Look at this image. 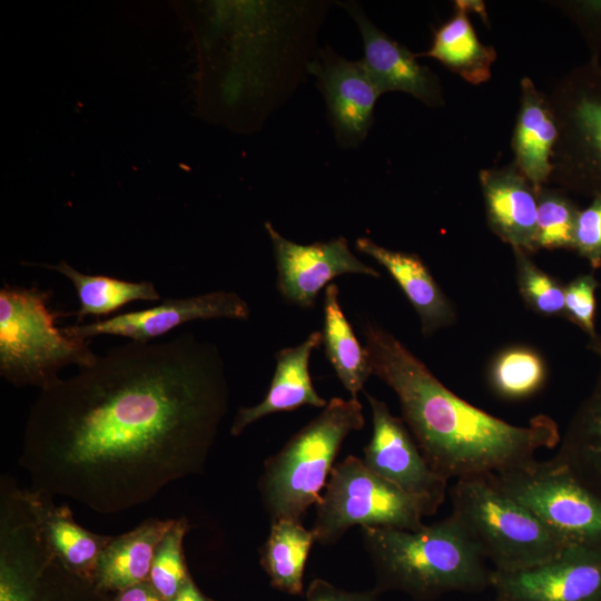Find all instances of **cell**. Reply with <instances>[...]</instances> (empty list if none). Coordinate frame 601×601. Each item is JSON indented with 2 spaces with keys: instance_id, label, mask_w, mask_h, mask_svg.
<instances>
[{
  "instance_id": "cell-3",
  "label": "cell",
  "mask_w": 601,
  "mask_h": 601,
  "mask_svg": "<svg viewBox=\"0 0 601 601\" xmlns=\"http://www.w3.org/2000/svg\"><path fill=\"white\" fill-rule=\"evenodd\" d=\"M361 535L381 594L426 601L490 587L492 570L451 515L417 530L363 526Z\"/></svg>"
},
{
  "instance_id": "cell-21",
  "label": "cell",
  "mask_w": 601,
  "mask_h": 601,
  "mask_svg": "<svg viewBox=\"0 0 601 601\" xmlns=\"http://www.w3.org/2000/svg\"><path fill=\"white\" fill-rule=\"evenodd\" d=\"M355 248L388 272L416 311L423 335L430 336L453 323L452 304L416 254L385 248L367 237L357 238Z\"/></svg>"
},
{
  "instance_id": "cell-26",
  "label": "cell",
  "mask_w": 601,
  "mask_h": 601,
  "mask_svg": "<svg viewBox=\"0 0 601 601\" xmlns=\"http://www.w3.org/2000/svg\"><path fill=\"white\" fill-rule=\"evenodd\" d=\"M32 265L55 270L72 283L79 298V308L76 313L78 321H82L86 316H107L137 300H160V294L149 280L130 282L104 275H89L65 260L53 265Z\"/></svg>"
},
{
  "instance_id": "cell-20",
  "label": "cell",
  "mask_w": 601,
  "mask_h": 601,
  "mask_svg": "<svg viewBox=\"0 0 601 601\" xmlns=\"http://www.w3.org/2000/svg\"><path fill=\"white\" fill-rule=\"evenodd\" d=\"M520 85V108L512 137L513 164L538 193L550 185L558 125L548 96L529 77H523Z\"/></svg>"
},
{
  "instance_id": "cell-5",
  "label": "cell",
  "mask_w": 601,
  "mask_h": 601,
  "mask_svg": "<svg viewBox=\"0 0 601 601\" xmlns=\"http://www.w3.org/2000/svg\"><path fill=\"white\" fill-rule=\"evenodd\" d=\"M451 500L450 515L493 570L532 568L568 546L487 475L457 479Z\"/></svg>"
},
{
  "instance_id": "cell-33",
  "label": "cell",
  "mask_w": 601,
  "mask_h": 601,
  "mask_svg": "<svg viewBox=\"0 0 601 601\" xmlns=\"http://www.w3.org/2000/svg\"><path fill=\"white\" fill-rule=\"evenodd\" d=\"M578 27L592 62H600L601 52V0H571L552 2Z\"/></svg>"
},
{
  "instance_id": "cell-6",
  "label": "cell",
  "mask_w": 601,
  "mask_h": 601,
  "mask_svg": "<svg viewBox=\"0 0 601 601\" xmlns=\"http://www.w3.org/2000/svg\"><path fill=\"white\" fill-rule=\"evenodd\" d=\"M50 292L4 285L0 288V374L17 387L42 390L70 365L82 367L98 354L90 339L71 337L56 326Z\"/></svg>"
},
{
  "instance_id": "cell-25",
  "label": "cell",
  "mask_w": 601,
  "mask_h": 601,
  "mask_svg": "<svg viewBox=\"0 0 601 601\" xmlns=\"http://www.w3.org/2000/svg\"><path fill=\"white\" fill-rule=\"evenodd\" d=\"M315 535L302 522L290 519L273 521L260 549V565L270 585L290 595H303L305 564Z\"/></svg>"
},
{
  "instance_id": "cell-31",
  "label": "cell",
  "mask_w": 601,
  "mask_h": 601,
  "mask_svg": "<svg viewBox=\"0 0 601 601\" xmlns=\"http://www.w3.org/2000/svg\"><path fill=\"white\" fill-rule=\"evenodd\" d=\"M519 292L525 304L544 316L563 315L564 287L540 269L530 255L513 248Z\"/></svg>"
},
{
  "instance_id": "cell-19",
  "label": "cell",
  "mask_w": 601,
  "mask_h": 601,
  "mask_svg": "<svg viewBox=\"0 0 601 601\" xmlns=\"http://www.w3.org/2000/svg\"><path fill=\"white\" fill-rule=\"evenodd\" d=\"M36 526L50 551L73 573L93 582L99 555L111 535L80 526L66 505H57L53 495L20 489Z\"/></svg>"
},
{
  "instance_id": "cell-1",
  "label": "cell",
  "mask_w": 601,
  "mask_h": 601,
  "mask_svg": "<svg viewBox=\"0 0 601 601\" xmlns=\"http://www.w3.org/2000/svg\"><path fill=\"white\" fill-rule=\"evenodd\" d=\"M228 407L215 344L129 341L40 390L19 464L31 489L116 514L201 474Z\"/></svg>"
},
{
  "instance_id": "cell-29",
  "label": "cell",
  "mask_w": 601,
  "mask_h": 601,
  "mask_svg": "<svg viewBox=\"0 0 601 601\" xmlns=\"http://www.w3.org/2000/svg\"><path fill=\"white\" fill-rule=\"evenodd\" d=\"M579 211L565 191L542 187L536 193V249H573Z\"/></svg>"
},
{
  "instance_id": "cell-18",
  "label": "cell",
  "mask_w": 601,
  "mask_h": 601,
  "mask_svg": "<svg viewBox=\"0 0 601 601\" xmlns=\"http://www.w3.org/2000/svg\"><path fill=\"white\" fill-rule=\"evenodd\" d=\"M322 343V332L314 331L302 343L275 354L276 367L266 395L256 405L237 411L230 425L233 436H239L249 425L274 413L304 405L326 406L328 401L317 393L309 373L312 353Z\"/></svg>"
},
{
  "instance_id": "cell-7",
  "label": "cell",
  "mask_w": 601,
  "mask_h": 601,
  "mask_svg": "<svg viewBox=\"0 0 601 601\" xmlns=\"http://www.w3.org/2000/svg\"><path fill=\"white\" fill-rule=\"evenodd\" d=\"M50 551L20 494L0 496V601H109Z\"/></svg>"
},
{
  "instance_id": "cell-23",
  "label": "cell",
  "mask_w": 601,
  "mask_h": 601,
  "mask_svg": "<svg viewBox=\"0 0 601 601\" xmlns=\"http://www.w3.org/2000/svg\"><path fill=\"white\" fill-rule=\"evenodd\" d=\"M454 3L455 14L435 30L430 49L416 57L436 59L466 82L477 86L490 80L496 51L480 41L463 1Z\"/></svg>"
},
{
  "instance_id": "cell-37",
  "label": "cell",
  "mask_w": 601,
  "mask_h": 601,
  "mask_svg": "<svg viewBox=\"0 0 601 601\" xmlns=\"http://www.w3.org/2000/svg\"><path fill=\"white\" fill-rule=\"evenodd\" d=\"M171 601H215L211 598L204 594L191 575L188 577L184 585L177 592Z\"/></svg>"
},
{
  "instance_id": "cell-12",
  "label": "cell",
  "mask_w": 601,
  "mask_h": 601,
  "mask_svg": "<svg viewBox=\"0 0 601 601\" xmlns=\"http://www.w3.org/2000/svg\"><path fill=\"white\" fill-rule=\"evenodd\" d=\"M495 601H601V546L568 545L519 571L492 570Z\"/></svg>"
},
{
  "instance_id": "cell-4",
  "label": "cell",
  "mask_w": 601,
  "mask_h": 601,
  "mask_svg": "<svg viewBox=\"0 0 601 601\" xmlns=\"http://www.w3.org/2000/svg\"><path fill=\"white\" fill-rule=\"evenodd\" d=\"M365 425L357 397L331 398L321 413L270 455L263 466L258 491L270 522H302L325 489L345 439Z\"/></svg>"
},
{
  "instance_id": "cell-30",
  "label": "cell",
  "mask_w": 601,
  "mask_h": 601,
  "mask_svg": "<svg viewBox=\"0 0 601 601\" xmlns=\"http://www.w3.org/2000/svg\"><path fill=\"white\" fill-rule=\"evenodd\" d=\"M189 529L186 518L174 525L159 542L148 581L166 601H171L190 575L184 554V539Z\"/></svg>"
},
{
  "instance_id": "cell-15",
  "label": "cell",
  "mask_w": 601,
  "mask_h": 601,
  "mask_svg": "<svg viewBox=\"0 0 601 601\" xmlns=\"http://www.w3.org/2000/svg\"><path fill=\"white\" fill-rule=\"evenodd\" d=\"M324 93L337 140L344 147L356 146L373 122L381 93L363 61H351L325 50L309 66Z\"/></svg>"
},
{
  "instance_id": "cell-24",
  "label": "cell",
  "mask_w": 601,
  "mask_h": 601,
  "mask_svg": "<svg viewBox=\"0 0 601 601\" xmlns=\"http://www.w3.org/2000/svg\"><path fill=\"white\" fill-rule=\"evenodd\" d=\"M322 334L326 358L351 397H357L373 374L365 347L358 342L342 309L335 283L325 288Z\"/></svg>"
},
{
  "instance_id": "cell-2",
  "label": "cell",
  "mask_w": 601,
  "mask_h": 601,
  "mask_svg": "<svg viewBox=\"0 0 601 601\" xmlns=\"http://www.w3.org/2000/svg\"><path fill=\"white\" fill-rule=\"evenodd\" d=\"M362 333L372 374L396 394L403 421L443 480L502 473L559 443L551 417L538 415L524 426L502 421L451 392L377 323L364 321Z\"/></svg>"
},
{
  "instance_id": "cell-13",
  "label": "cell",
  "mask_w": 601,
  "mask_h": 601,
  "mask_svg": "<svg viewBox=\"0 0 601 601\" xmlns=\"http://www.w3.org/2000/svg\"><path fill=\"white\" fill-rule=\"evenodd\" d=\"M265 228L276 263L278 293L292 305L313 308L321 290L342 275L381 277L352 253L344 237L303 245L282 236L268 221Z\"/></svg>"
},
{
  "instance_id": "cell-36",
  "label": "cell",
  "mask_w": 601,
  "mask_h": 601,
  "mask_svg": "<svg viewBox=\"0 0 601 601\" xmlns=\"http://www.w3.org/2000/svg\"><path fill=\"white\" fill-rule=\"evenodd\" d=\"M109 601H166L145 581L111 595Z\"/></svg>"
},
{
  "instance_id": "cell-14",
  "label": "cell",
  "mask_w": 601,
  "mask_h": 601,
  "mask_svg": "<svg viewBox=\"0 0 601 601\" xmlns=\"http://www.w3.org/2000/svg\"><path fill=\"white\" fill-rule=\"evenodd\" d=\"M249 316L248 303L236 292L215 290L196 296L168 298L154 307L61 329L71 337L82 339L111 335L132 342H151L188 322L214 318L246 321Z\"/></svg>"
},
{
  "instance_id": "cell-8",
  "label": "cell",
  "mask_w": 601,
  "mask_h": 601,
  "mask_svg": "<svg viewBox=\"0 0 601 601\" xmlns=\"http://www.w3.org/2000/svg\"><path fill=\"white\" fill-rule=\"evenodd\" d=\"M487 476L565 545L601 546V492L558 455Z\"/></svg>"
},
{
  "instance_id": "cell-16",
  "label": "cell",
  "mask_w": 601,
  "mask_h": 601,
  "mask_svg": "<svg viewBox=\"0 0 601 601\" xmlns=\"http://www.w3.org/2000/svg\"><path fill=\"white\" fill-rule=\"evenodd\" d=\"M345 8L356 21L364 43L362 60L381 95L403 91L430 107L444 104L437 76L416 55L376 28L354 3Z\"/></svg>"
},
{
  "instance_id": "cell-9",
  "label": "cell",
  "mask_w": 601,
  "mask_h": 601,
  "mask_svg": "<svg viewBox=\"0 0 601 601\" xmlns=\"http://www.w3.org/2000/svg\"><path fill=\"white\" fill-rule=\"evenodd\" d=\"M434 512L423 501L373 473L362 459L348 455L335 464L315 505L312 531L322 545L337 543L358 525L421 529Z\"/></svg>"
},
{
  "instance_id": "cell-32",
  "label": "cell",
  "mask_w": 601,
  "mask_h": 601,
  "mask_svg": "<svg viewBox=\"0 0 601 601\" xmlns=\"http://www.w3.org/2000/svg\"><path fill=\"white\" fill-rule=\"evenodd\" d=\"M598 282L592 274L580 275L564 286L563 316L582 328L592 339L594 327L595 292Z\"/></svg>"
},
{
  "instance_id": "cell-27",
  "label": "cell",
  "mask_w": 601,
  "mask_h": 601,
  "mask_svg": "<svg viewBox=\"0 0 601 601\" xmlns=\"http://www.w3.org/2000/svg\"><path fill=\"white\" fill-rule=\"evenodd\" d=\"M591 347L601 356V338L592 339ZM556 455L601 492V370L592 392L571 420Z\"/></svg>"
},
{
  "instance_id": "cell-35",
  "label": "cell",
  "mask_w": 601,
  "mask_h": 601,
  "mask_svg": "<svg viewBox=\"0 0 601 601\" xmlns=\"http://www.w3.org/2000/svg\"><path fill=\"white\" fill-rule=\"evenodd\" d=\"M375 589L352 592L343 590L321 578L314 579L306 591L305 601H381Z\"/></svg>"
},
{
  "instance_id": "cell-28",
  "label": "cell",
  "mask_w": 601,
  "mask_h": 601,
  "mask_svg": "<svg viewBox=\"0 0 601 601\" xmlns=\"http://www.w3.org/2000/svg\"><path fill=\"white\" fill-rule=\"evenodd\" d=\"M546 378L542 356L526 346H512L500 352L489 368L493 391L509 400L525 398L536 393Z\"/></svg>"
},
{
  "instance_id": "cell-17",
  "label": "cell",
  "mask_w": 601,
  "mask_h": 601,
  "mask_svg": "<svg viewBox=\"0 0 601 601\" xmlns=\"http://www.w3.org/2000/svg\"><path fill=\"white\" fill-rule=\"evenodd\" d=\"M486 220L504 243L529 255L535 253L536 191L511 162L479 173Z\"/></svg>"
},
{
  "instance_id": "cell-22",
  "label": "cell",
  "mask_w": 601,
  "mask_h": 601,
  "mask_svg": "<svg viewBox=\"0 0 601 601\" xmlns=\"http://www.w3.org/2000/svg\"><path fill=\"white\" fill-rule=\"evenodd\" d=\"M175 520L148 519L129 532L111 536L95 572L96 587L109 594L148 581L156 549Z\"/></svg>"
},
{
  "instance_id": "cell-34",
  "label": "cell",
  "mask_w": 601,
  "mask_h": 601,
  "mask_svg": "<svg viewBox=\"0 0 601 601\" xmlns=\"http://www.w3.org/2000/svg\"><path fill=\"white\" fill-rule=\"evenodd\" d=\"M573 249L585 258L592 268L601 266V194L580 209L574 229Z\"/></svg>"
},
{
  "instance_id": "cell-11",
  "label": "cell",
  "mask_w": 601,
  "mask_h": 601,
  "mask_svg": "<svg viewBox=\"0 0 601 601\" xmlns=\"http://www.w3.org/2000/svg\"><path fill=\"white\" fill-rule=\"evenodd\" d=\"M372 412V436L364 447V464L436 513L445 500L447 481L428 465L403 418L385 402L365 393Z\"/></svg>"
},
{
  "instance_id": "cell-10",
  "label": "cell",
  "mask_w": 601,
  "mask_h": 601,
  "mask_svg": "<svg viewBox=\"0 0 601 601\" xmlns=\"http://www.w3.org/2000/svg\"><path fill=\"white\" fill-rule=\"evenodd\" d=\"M548 98L558 125L550 185L593 198L601 194V62L573 68Z\"/></svg>"
}]
</instances>
